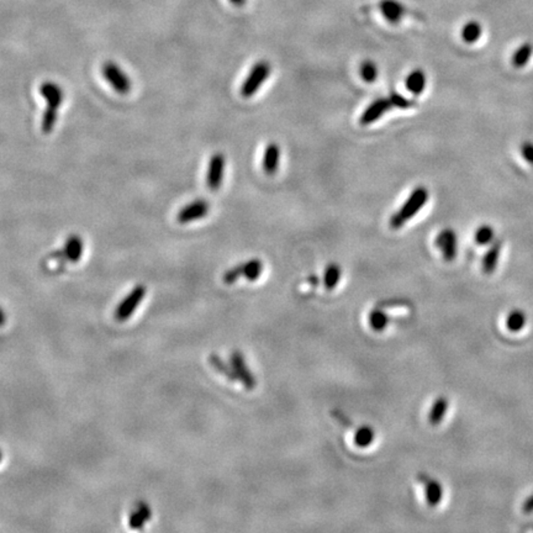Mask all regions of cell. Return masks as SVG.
Here are the masks:
<instances>
[{
  "label": "cell",
  "instance_id": "cell-1",
  "mask_svg": "<svg viewBox=\"0 0 533 533\" xmlns=\"http://www.w3.org/2000/svg\"><path fill=\"white\" fill-rule=\"evenodd\" d=\"M429 198H430V193L425 187H417L412 190L405 203L401 205L399 210L395 212L394 215L391 216L390 227L393 230L401 229L407 221L411 220L426 205V203L429 201Z\"/></svg>",
  "mask_w": 533,
  "mask_h": 533
},
{
  "label": "cell",
  "instance_id": "cell-2",
  "mask_svg": "<svg viewBox=\"0 0 533 533\" xmlns=\"http://www.w3.org/2000/svg\"><path fill=\"white\" fill-rule=\"evenodd\" d=\"M271 65L266 61L257 62L255 66L252 67L251 71L248 73L245 82L242 83L241 95L243 97H251L256 94L259 88L266 82L268 77L271 76Z\"/></svg>",
  "mask_w": 533,
  "mask_h": 533
},
{
  "label": "cell",
  "instance_id": "cell-3",
  "mask_svg": "<svg viewBox=\"0 0 533 533\" xmlns=\"http://www.w3.org/2000/svg\"><path fill=\"white\" fill-rule=\"evenodd\" d=\"M103 76L107 82L114 88V90L119 94L125 95L131 90L130 78L121 71V68L116 63L107 62L103 66Z\"/></svg>",
  "mask_w": 533,
  "mask_h": 533
},
{
  "label": "cell",
  "instance_id": "cell-4",
  "mask_svg": "<svg viewBox=\"0 0 533 533\" xmlns=\"http://www.w3.org/2000/svg\"><path fill=\"white\" fill-rule=\"evenodd\" d=\"M230 364L235 370L237 382H240L246 390H255L257 386V380L250 368L247 367L246 360L243 354L240 351H234L231 353Z\"/></svg>",
  "mask_w": 533,
  "mask_h": 533
},
{
  "label": "cell",
  "instance_id": "cell-5",
  "mask_svg": "<svg viewBox=\"0 0 533 533\" xmlns=\"http://www.w3.org/2000/svg\"><path fill=\"white\" fill-rule=\"evenodd\" d=\"M144 295H146V288L144 285H136L133 288V292L125 297L123 303L119 305L116 311H115V318L118 321H125L130 318L133 311L139 306L140 303L142 302Z\"/></svg>",
  "mask_w": 533,
  "mask_h": 533
},
{
  "label": "cell",
  "instance_id": "cell-6",
  "mask_svg": "<svg viewBox=\"0 0 533 533\" xmlns=\"http://www.w3.org/2000/svg\"><path fill=\"white\" fill-rule=\"evenodd\" d=\"M225 164L226 159L224 154L217 152L211 156L208 172H206V184L211 191H217L220 189L222 180H224Z\"/></svg>",
  "mask_w": 533,
  "mask_h": 533
},
{
  "label": "cell",
  "instance_id": "cell-7",
  "mask_svg": "<svg viewBox=\"0 0 533 533\" xmlns=\"http://www.w3.org/2000/svg\"><path fill=\"white\" fill-rule=\"evenodd\" d=\"M437 248L441 251L442 257L446 262L456 259L458 253V238L457 234L452 229L442 230L436 237Z\"/></svg>",
  "mask_w": 533,
  "mask_h": 533
},
{
  "label": "cell",
  "instance_id": "cell-8",
  "mask_svg": "<svg viewBox=\"0 0 533 533\" xmlns=\"http://www.w3.org/2000/svg\"><path fill=\"white\" fill-rule=\"evenodd\" d=\"M419 482L422 484L425 490L426 501L430 508H436L441 504L443 499V487L437 479L431 478L427 473H419L417 474Z\"/></svg>",
  "mask_w": 533,
  "mask_h": 533
},
{
  "label": "cell",
  "instance_id": "cell-9",
  "mask_svg": "<svg viewBox=\"0 0 533 533\" xmlns=\"http://www.w3.org/2000/svg\"><path fill=\"white\" fill-rule=\"evenodd\" d=\"M209 211H210V205H209L208 201L203 199L195 200L193 203L185 205L178 212L177 220L180 221V224H188V222H191V221L203 219L204 216L209 214Z\"/></svg>",
  "mask_w": 533,
  "mask_h": 533
},
{
  "label": "cell",
  "instance_id": "cell-10",
  "mask_svg": "<svg viewBox=\"0 0 533 533\" xmlns=\"http://www.w3.org/2000/svg\"><path fill=\"white\" fill-rule=\"evenodd\" d=\"M393 107L389 97H379L370 104V107L364 110L359 119L360 125H370L378 121L385 113H388Z\"/></svg>",
  "mask_w": 533,
  "mask_h": 533
},
{
  "label": "cell",
  "instance_id": "cell-11",
  "mask_svg": "<svg viewBox=\"0 0 533 533\" xmlns=\"http://www.w3.org/2000/svg\"><path fill=\"white\" fill-rule=\"evenodd\" d=\"M281 163V147L276 142L266 144L264 154H263V170L268 175H276Z\"/></svg>",
  "mask_w": 533,
  "mask_h": 533
},
{
  "label": "cell",
  "instance_id": "cell-12",
  "mask_svg": "<svg viewBox=\"0 0 533 533\" xmlns=\"http://www.w3.org/2000/svg\"><path fill=\"white\" fill-rule=\"evenodd\" d=\"M382 15L384 16L390 24H398L405 15V6L399 0H382L379 3Z\"/></svg>",
  "mask_w": 533,
  "mask_h": 533
},
{
  "label": "cell",
  "instance_id": "cell-13",
  "mask_svg": "<svg viewBox=\"0 0 533 533\" xmlns=\"http://www.w3.org/2000/svg\"><path fill=\"white\" fill-rule=\"evenodd\" d=\"M40 93L46 100L47 107L58 109L63 103V90L56 83L45 82L40 87Z\"/></svg>",
  "mask_w": 533,
  "mask_h": 533
},
{
  "label": "cell",
  "instance_id": "cell-14",
  "mask_svg": "<svg viewBox=\"0 0 533 533\" xmlns=\"http://www.w3.org/2000/svg\"><path fill=\"white\" fill-rule=\"evenodd\" d=\"M501 247H503V242L500 240H497V241L494 240V243L483 257L482 269L485 274H492L497 271V263H499L500 253H501Z\"/></svg>",
  "mask_w": 533,
  "mask_h": 533
},
{
  "label": "cell",
  "instance_id": "cell-15",
  "mask_svg": "<svg viewBox=\"0 0 533 533\" xmlns=\"http://www.w3.org/2000/svg\"><path fill=\"white\" fill-rule=\"evenodd\" d=\"M83 240L77 235H71L66 240V243L63 246L65 252V261L69 263H77L81 261L83 255Z\"/></svg>",
  "mask_w": 533,
  "mask_h": 533
},
{
  "label": "cell",
  "instance_id": "cell-16",
  "mask_svg": "<svg viewBox=\"0 0 533 533\" xmlns=\"http://www.w3.org/2000/svg\"><path fill=\"white\" fill-rule=\"evenodd\" d=\"M448 407H450V401L446 396H438L433 401V404L431 406L430 412H429V422L431 425H440L446 417Z\"/></svg>",
  "mask_w": 533,
  "mask_h": 533
},
{
  "label": "cell",
  "instance_id": "cell-17",
  "mask_svg": "<svg viewBox=\"0 0 533 533\" xmlns=\"http://www.w3.org/2000/svg\"><path fill=\"white\" fill-rule=\"evenodd\" d=\"M390 316L385 313L384 306H375L368 315V323L375 332H383L389 326Z\"/></svg>",
  "mask_w": 533,
  "mask_h": 533
},
{
  "label": "cell",
  "instance_id": "cell-18",
  "mask_svg": "<svg viewBox=\"0 0 533 533\" xmlns=\"http://www.w3.org/2000/svg\"><path fill=\"white\" fill-rule=\"evenodd\" d=\"M406 88L409 92L412 93L414 95H420L425 90L426 84H427V78L424 71L415 69L406 77Z\"/></svg>",
  "mask_w": 533,
  "mask_h": 533
},
{
  "label": "cell",
  "instance_id": "cell-19",
  "mask_svg": "<svg viewBox=\"0 0 533 533\" xmlns=\"http://www.w3.org/2000/svg\"><path fill=\"white\" fill-rule=\"evenodd\" d=\"M209 362H210L211 367L217 373L224 375L226 379H229L230 382H237V377L235 375V370L232 368V365L226 363L225 360L221 358L219 354L211 353L210 357H209Z\"/></svg>",
  "mask_w": 533,
  "mask_h": 533
},
{
  "label": "cell",
  "instance_id": "cell-20",
  "mask_svg": "<svg viewBox=\"0 0 533 533\" xmlns=\"http://www.w3.org/2000/svg\"><path fill=\"white\" fill-rule=\"evenodd\" d=\"M263 272V262L258 258H252L250 261L242 263V277L248 282H256Z\"/></svg>",
  "mask_w": 533,
  "mask_h": 533
},
{
  "label": "cell",
  "instance_id": "cell-21",
  "mask_svg": "<svg viewBox=\"0 0 533 533\" xmlns=\"http://www.w3.org/2000/svg\"><path fill=\"white\" fill-rule=\"evenodd\" d=\"M342 277V269L337 263H330L323 272V285L326 290H333Z\"/></svg>",
  "mask_w": 533,
  "mask_h": 533
},
{
  "label": "cell",
  "instance_id": "cell-22",
  "mask_svg": "<svg viewBox=\"0 0 533 533\" xmlns=\"http://www.w3.org/2000/svg\"><path fill=\"white\" fill-rule=\"evenodd\" d=\"M375 440V432L370 426H360L354 432L353 441L359 448H368Z\"/></svg>",
  "mask_w": 533,
  "mask_h": 533
},
{
  "label": "cell",
  "instance_id": "cell-23",
  "mask_svg": "<svg viewBox=\"0 0 533 533\" xmlns=\"http://www.w3.org/2000/svg\"><path fill=\"white\" fill-rule=\"evenodd\" d=\"M527 323V315L520 309H515L506 318V328L511 332L522 331Z\"/></svg>",
  "mask_w": 533,
  "mask_h": 533
},
{
  "label": "cell",
  "instance_id": "cell-24",
  "mask_svg": "<svg viewBox=\"0 0 533 533\" xmlns=\"http://www.w3.org/2000/svg\"><path fill=\"white\" fill-rule=\"evenodd\" d=\"M532 55L533 46L531 43L526 42V43L521 45V46L518 47V50L515 51L513 57H511V63H513V66L516 67V68H522V67L526 66L528 62H529Z\"/></svg>",
  "mask_w": 533,
  "mask_h": 533
},
{
  "label": "cell",
  "instance_id": "cell-25",
  "mask_svg": "<svg viewBox=\"0 0 533 533\" xmlns=\"http://www.w3.org/2000/svg\"><path fill=\"white\" fill-rule=\"evenodd\" d=\"M483 34L482 26L477 21H469L461 29V40L466 43H475Z\"/></svg>",
  "mask_w": 533,
  "mask_h": 533
},
{
  "label": "cell",
  "instance_id": "cell-26",
  "mask_svg": "<svg viewBox=\"0 0 533 533\" xmlns=\"http://www.w3.org/2000/svg\"><path fill=\"white\" fill-rule=\"evenodd\" d=\"M475 242L480 246H487L495 240V231L490 225H482L475 231Z\"/></svg>",
  "mask_w": 533,
  "mask_h": 533
},
{
  "label": "cell",
  "instance_id": "cell-27",
  "mask_svg": "<svg viewBox=\"0 0 533 533\" xmlns=\"http://www.w3.org/2000/svg\"><path fill=\"white\" fill-rule=\"evenodd\" d=\"M360 76L364 82L373 83L378 78V67L375 62L365 61L360 66Z\"/></svg>",
  "mask_w": 533,
  "mask_h": 533
},
{
  "label": "cell",
  "instance_id": "cell-28",
  "mask_svg": "<svg viewBox=\"0 0 533 533\" xmlns=\"http://www.w3.org/2000/svg\"><path fill=\"white\" fill-rule=\"evenodd\" d=\"M57 109L47 107L46 112L43 114L42 119L41 128L43 133H51L52 130L55 128L57 121Z\"/></svg>",
  "mask_w": 533,
  "mask_h": 533
},
{
  "label": "cell",
  "instance_id": "cell-29",
  "mask_svg": "<svg viewBox=\"0 0 533 533\" xmlns=\"http://www.w3.org/2000/svg\"><path fill=\"white\" fill-rule=\"evenodd\" d=\"M146 521H149L147 516L141 510L136 508V510L130 516L128 525H130V527L133 528V529H141V528L144 527Z\"/></svg>",
  "mask_w": 533,
  "mask_h": 533
},
{
  "label": "cell",
  "instance_id": "cell-30",
  "mask_svg": "<svg viewBox=\"0 0 533 533\" xmlns=\"http://www.w3.org/2000/svg\"><path fill=\"white\" fill-rule=\"evenodd\" d=\"M241 277L242 264H238V266H232L231 269H229V271H226V272L224 273V276H222V282L227 284V285H231V284L236 283Z\"/></svg>",
  "mask_w": 533,
  "mask_h": 533
},
{
  "label": "cell",
  "instance_id": "cell-31",
  "mask_svg": "<svg viewBox=\"0 0 533 533\" xmlns=\"http://www.w3.org/2000/svg\"><path fill=\"white\" fill-rule=\"evenodd\" d=\"M389 99L391 104H393V107H396V108L409 109L411 107H414V102H411L409 99H406L405 97H403L399 93H390Z\"/></svg>",
  "mask_w": 533,
  "mask_h": 533
},
{
  "label": "cell",
  "instance_id": "cell-32",
  "mask_svg": "<svg viewBox=\"0 0 533 533\" xmlns=\"http://www.w3.org/2000/svg\"><path fill=\"white\" fill-rule=\"evenodd\" d=\"M520 152H521V156H522V158L527 162V163L531 164V166H533V144L532 142H523L521 146H520Z\"/></svg>",
  "mask_w": 533,
  "mask_h": 533
},
{
  "label": "cell",
  "instance_id": "cell-33",
  "mask_svg": "<svg viewBox=\"0 0 533 533\" xmlns=\"http://www.w3.org/2000/svg\"><path fill=\"white\" fill-rule=\"evenodd\" d=\"M331 414H332L333 419H336V420L339 421V424H341L342 426H344L346 429H351V427H352V425H353L349 416L344 415L342 411H339L336 409V410L331 411Z\"/></svg>",
  "mask_w": 533,
  "mask_h": 533
},
{
  "label": "cell",
  "instance_id": "cell-34",
  "mask_svg": "<svg viewBox=\"0 0 533 533\" xmlns=\"http://www.w3.org/2000/svg\"><path fill=\"white\" fill-rule=\"evenodd\" d=\"M523 513H533V494H531L529 497L525 500V503L522 505Z\"/></svg>",
  "mask_w": 533,
  "mask_h": 533
},
{
  "label": "cell",
  "instance_id": "cell-35",
  "mask_svg": "<svg viewBox=\"0 0 533 533\" xmlns=\"http://www.w3.org/2000/svg\"><path fill=\"white\" fill-rule=\"evenodd\" d=\"M6 313H4V311H3L1 309H0V328H1V326H3L4 323H6Z\"/></svg>",
  "mask_w": 533,
  "mask_h": 533
},
{
  "label": "cell",
  "instance_id": "cell-36",
  "mask_svg": "<svg viewBox=\"0 0 533 533\" xmlns=\"http://www.w3.org/2000/svg\"><path fill=\"white\" fill-rule=\"evenodd\" d=\"M234 6H241L246 3V0H230Z\"/></svg>",
  "mask_w": 533,
  "mask_h": 533
},
{
  "label": "cell",
  "instance_id": "cell-37",
  "mask_svg": "<svg viewBox=\"0 0 533 533\" xmlns=\"http://www.w3.org/2000/svg\"><path fill=\"white\" fill-rule=\"evenodd\" d=\"M1 459H3V454H1V451H0V461H1Z\"/></svg>",
  "mask_w": 533,
  "mask_h": 533
}]
</instances>
